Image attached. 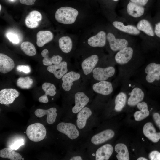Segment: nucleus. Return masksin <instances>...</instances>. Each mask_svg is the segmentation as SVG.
I'll list each match as a JSON object with an SVG mask.
<instances>
[{
  "instance_id": "nucleus-1",
  "label": "nucleus",
  "mask_w": 160,
  "mask_h": 160,
  "mask_svg": "<svg viewBox=\"0 0 160 160\" xmlns=\"http://www.w3.org/2000/svg\"><path fill=\"white\" fill-rule=\"evenodd\" d=\"M114 60L119 66V77L121 81L130 79L145 60L142 57L136 55L135 50L130 46L118 51Z\"/></svg>"
},
{
  "instance_id": "nucleus-2",
  "label": "nucleus",
  "mask_w": 160,
  "mask_h": 160,
  "mask_svg": "<svg viewBox=\"0 0 160 160\" xmlns=\"http://www.w3.org/2000/svg\"><path fill=\"white\" fill-rule=\"evenodd\" d=\"M121 89L129 97L127 103L130 107H134L143 100L145 97L144 87L140 84L130 79L121 81Z\"/></svg>"
},
{
  "instance_id": "nucleus-3",
  "label": "nucleus",
  "mask_w": 160,
  "mask_h": 160,
  "mask_svg": "<svg viewBox=\"0 0 160 160\" xmlns=\"http://www.w3.org/2000/svg\"><path fill=\"white\" fill-rule=\"evenodd\" d=\"M57 130L64 134L73 144L77 142L82 136V133L73 122H61L57 126Z\"/></svg>"
},
{
  "instance_id": "nucleus-4",
  "label": "nucleus",
  "mask_w": 160,
  "mask_h": 160,
  "mask_svg": "<svg viewBox=\"0 0 160 160\" xmlns=\"http://www.w3.org/2000/svg\"><path fill=\"white\" fill-rule=\"evenodd\" d=\"M79 14L78 11L68 7H61L56 11L55 15L56 20L65 24H71L76 21Z\"/></svg>"
},
{
  "instance_id": "nucleus-5",
  "label": "nucleus",
  "mask_w": 160,
  "mask_h": 160,
  "mask_svg": "<svg viewBox=\"0 0 160 160\" xmlns=\"http://www.w3.org/2000/svg\"><path fill=\"white\" fill-rule=\"evenodd\" d=\"M95 113L93 111L87 106L84 107L76 115L74 119L75 121L73 122L76 125L78 129L82 133L89 127L88 124L93 119Z\"/></svg>"
},
{
  "instance_id": "nucleus-6",
  "label": "nucleus",
  "mask_w": 160,
  "mask_h": 160,
  "mask_svg": "<svg viewBox=\"0 0 160 160\" xmlns=\"http://www.w3.org/2000/svg\"><path fill=\"white\" fill-rule=\"evenodd\" d=\"M115 135L112 129H108L96 132L91 135L88 141V145L91 150L111 139Z\"/></svg>"
},
{
  "instance_id": "nucleus-7",
  "label": "nucleus",
  "mask_w": 160,
  "mask_h": 160,
  "mask_svg": "<svg viewBox=\"0 0 160 160\" xmlns=\"http://www.w3.org/2000/svg\"><path fill=\"white\" fill-rule=\"evenodd\" d=\"M113 151L112 145L107 144L89 150L88 153L90 158L95 160H109Z\"/></svg>"
},
{
  "instance_id": "nucleus-8",
  "label": "nucleus",
  "mask_w": 160,
  "mask_h": 160,
  "mask_svg": "<svg viewBox=\"0 0 160 160\" xmlns=\"http://www.w3.org/2000/svg\"><path fill=\"white\" fill-rule=\"evenodd\" d=\"M47 133L46 130L41 124L36 123L28 126L26 129V133L31 140L38 142L44 138Z\"/></svg>"
},
{
  "instance_id": "nucleus-9",
  "label": "nucleus",
  "mask_w": 160,
  "mask_h": 160,
  "mask_svg": "<svg viewBox=\"0 0 160 160\" xmlns=\"http://www.w3.org/2000/svg\"><path fill=\"white\" fill-rule=\"evenodd\" d=\"M74 105L71 110L72 119L78 112L87 106L89 101V97L82 92L76 93L74 95Z\"/></svg>"
},
{
  "instance_id": "nucleus-10",
  "label": "nucleus",
  "mask_w": 160,
  "mask_h": 160,
  "mask_svg": "<svg viewBox=\"0 0 160 160\" xmlns=\"http://www.w3.org/2000/svg\"><path fill=\"white\" fill-rule=\"evenodd\" d=\"M93 76L96 80L99 81H107L115 74V68L112 66L105 68L97 67L92 71Z\"/></svg>"
},
{
  "instance_id": "nucleus-11",
  "label": "nucleus",
  "mask_w": 160,
  "mask_h": 160,
  "mask_svg": "<svg viewBox=\"0 0 160 160\" xmlns=\"http://www.w3.org/2000/svg\"><path fill=\"white\" fill-rule=\"evenodd\" d=\"M107 40L110 49L113 52H118L124 48L129 46L128 41L124 38H117L111 33L107 35Z\"/></svg>"
},
{
  "instance_id": "nucleus-12",
  "label": "nucleus",
  "mask_w": 160,
  "mask_h": 160,
  "mask_svg": "<svg viewBox=\"0 0 160 160\" xmlns=\"http://www.w3.org/2000/svg\"><path fill=\"white\" fill-rule=\"evenodd\" d=\"M19 96L16 89L13 88H6L0 91V103L7 105L13 103L16 98Z\"/></svg>"
},
{
  "instance_id": "nucleus-13",
  "label": "nucleus",
  "mask_w": 160,
  "mask_h": 160,
  "mask_svg": "<svg viewBox=\"0 0 160 160\" xmlns=\"http://www.w3.org/2000/svg\"><path fill=\"white\" fill-rule=\"evenodd\" d=\"M92 89L97 93L104 96L110 95L113 90L112 83L107 81H100L94 84Z\"/></svg>"
},
{
  "instance_id": "nucleus-14",
  "label": "nucleus",
  "mask_w": 160,
  "mask_h": 160,
  "mask_svg": "<svg viewBox=\"0 0 160 160\" xmlns=\"http://www.w3.org/2000/svg\"><path fill=\"white\" fill-rule=\"evenodd\" d=\"M57 109L55 107H52L47 110L38 109L35 111L34 114L39 118L47 115V122L49 124H52L56 121L57 116Z\"/></svg>"
},
{
  "instance_id": "nucleus-15",
  "label": "nucleus",
  "mask_w": 160,
  "mask_h": 160,
  "mask_svg": "<svg viewBox=\"0 0 160 160\" xmlns=\"http://www.w3.org/2000/svg\"><path fill=\"white\" fill-rule=\"evenodd\" d=\"M107 35L104 31L98 32L96 35L90 37L87 43L90 46L93 47H103L106 44Z\"/></svg>"
},
{
  "instance_id": "nucleus-16",
  "label": "nucleus",
  "mask_w": 160,
  "mask_h": 160,
  "mask_svg": "<svg viewBox=\"0 0 160 160\" xmlns=\"http://www.w3.org/2000/svg\"><path fill=\"white\" fill-rule=\"evenodd\" d=\"M80 77V75L79 73L73 71L66 73L62 77V88L66 91H69L73 82L79 80Z\"/></svg>"
},
{
  "instance_id": "nucleus-17",
  "label": "nucleus",
  "mask_w": 160,
  "mask_h": 160,
  "mask_svg": "<svg viewBox=\"0 0 160 160\" xmlns=\"http://www.w3.org/2000/svg\"><path fill=\"white\" fill-rule=\"evenodd\" d=\"M99 60L96 55H93L86 58L81 63V67L84 74L88 75L92 71Z\"/></svg>"
},
{
  "instance_id": "nucleus-18",
  "label": "nucleus",
  "mask_w": 160,
  "mask_h": 160,
  "mask_svg": "<svg viewBox=\"0 0 160 160\" xmlns=\"http://www.w3.org/2000/svg\"><path fill=\"white\" fill-rule=\"evenodd\" d=\"M67 63L65 61H62L58 64L48 66L47 70L53 74L57 79H60L68 71Z\"/></svg>"
},
{
  "instance_id": "nucleus-19",
  "label": "nucleus",
  "mask_w": 160,
  "mask_h": 160,
  "mask_svg": "<svg viewBox=\"0 0 160 160\" xmlns=\"http://www.w3.org/2000/svg\"><path fill=\"white\" fill-rule=\"evenodd\" d=\"M13 60L8 56L3 53L0 54V72L5 74L11 71L14 68Z\"/></svg>"
},
{
  "instance_id": "nucleus-20",
  "label": "nucleus",
  "mask_w": 160,
  "mask_h": 160,
  "mask_svg": "<svg viewBox=\"0 0 160 160\" xmlns=\"http://www.w3.org/2000/svg\"><path fill=\"white\" fill-rule=\"evenodd\" d=\"M42 18V15L40 12L33 10L26 17L25 23L28 27L35 28L38 26L39 22L41 20Z\"/></svg>"
},
{
  "instance_id": "nucleus-21",
  "label": "nucleus",
  "mask_w": 160,
  "mask_h": 160,
  "mask_svg": "<svg viewBox=\"0 0 160 160\" xmlns=\"http://www.w3.org/2000/svg\"><path fill=\"white\" fill-rule=\"evenodd\" d=\"M144 135L154 143L158 142L160 139V132H156L153 124L151 122L146 123L143 128Z\"/></svg>"
},
{
  "instance_id": "nucleus-22",
  "label": "nucleus",
  "mask_w": 160,
  "mask_h": 160,
  "mask_svg": "<svg viewBox=\"0 0 160 160\" xmlns=\"http://www.w3.org/2000/svg\"><path fill=\"white\" fill-rule=\"evenodd\" d=\"M42 88L45 92V94L40 97L38 99V100L41 103H47L49 100L47 96H53L55 95L56 93V87L52 84L49 82H45L43 84Z\"/></svg>"
},
{
  "instance_id": "nucleus-23",
  "label": "nucleus",
  "mask_w": 160,
  "mask_h": 160,
  "mask_svg": "<svg viewBox=\"0 0 160 160\" xmlns=\"http://www.w3.org/2000/svg\"><path fill=\"white\" fill-rule=\"evenodd\" d=\"M112 24L117 29L129 34L138 35L140 33V31L133 25H125L122 22L119 21H114Z\"/></svg>"
},
{
  "instance_id": "nucleus-24",
  "label": "nucleus",
  "mask_w": 160,
  "mask_h": 160,
  "mask_svg": "<svg viewBox=\"0 0 160 160\" xmlns=\"http://www.w3.org/2000/svg\"><path fill=\"white\" fill-rule=\"evenodd\" d=\"M127 11L128 14L134 18H139L142 16L145 12L143 6L129 2L128 4Z\"/></svg>"
},
{
  "instance_id": "nucleus-25",
  "label": "nucleus",
  "mask_w": 160,
  "mask_h": 160,
  "mask_svg": "<svg viewBox=\"0 0 160 160\" xmlns=\"http://www.w3.org/2000/svg\"><path fill=\"white\" fill-rule=\"evenodd\" d=\"M136 106L140 110L136 111L134 114V118L136 121H140L149 115L148 104L145 102L142 101L139 103Z\"/></svg>"
},
{
  "instance_id": "nucleus-26",
  "label": "nucleus",
  "mask_w": 160,
  "mask_h": 160,
  "mask_svg": "<svg viewBox=\"0 0 160 160\" xmlns=\"http://www.w3.org/2000/svg\"><path fill=\"white\" fill-rule=\"evenodd\" d=\"M52 33L49 31H41L36 34V44L40 47L51 41L53 39Z\"/></svg>"
},
{
  "instance_id": "nucleus-27",
  "label": "nucleus",
  "mask_w": 160,
  "mask_h": 160,
  "mask_svg": "<svg viewBox=\"0 0 160 160\" xmlns=\"http://www.w3.org/2000/svg\"><path fill=\"white\" fill-rule=\"evenodd\" d=\"M127 96L126 92L121 89V91L116 96L114 100V109L117 112L122 110L127 103Z\"/></svg>"
},
{
  "instance_id": "nucleus-28",
  "label": "nucleus",
  "mask_w": 160,
  "mask_h": 160,
  "mask_svg": "<svg viewBox=\"0 0 160 160\" xmlns=\"http://www.w3.org/2000/svg\"><path fill=\"white\" fill-rule=\"evenodd\" d=\"M42 56L44 57L42 60L43 64L45 66H50L53 64H58L61 62L62 57L59 55H54L51 58L49 57V51L47 49H44L41 52Z\"/></svg>"
},
{
  "instance_id": "nucleus-29",
  "label": "nucleus",
  "mask_w": 160,
  "mask_h": 160,
  "mask_svg": "<svg viewBox=\"0 0 160 160\" xmlns=\"http://www.w3.org/2000/svg\"><path fill=\"white\" fill-rule=\"evenodd\" d=\"M136 27L140 31L143 32L148 36H153L154 35V31L152 25L147 20L143 19L139 21Z\"/></svg>"
},
{
  "instance_id": "nucleus-30",
  "label": "nucleus",
  "mask_w": 160,
  "mask_h": 160,
  "mask_svg": "<svg viewBox=\"0 0 160 160\" xmlns=\"http://www.w3.org/2000/svg\"><path fill=\"white\" fill-rule=\"evenodd\" d=\"M114 150L117 153L116 157L118 160H129V157L128 148L123 143H118L114 147Z\"/></svg>"
},
{
  "instance_id": "nucleus-31",
  "label": "nucleus",
  "mask_w": 160,
  "mask_h": 160,
  "mask_svg": "<svg viewBox=\"0 0 160 160\" xmlns=\"http://www.w3.org/2000/svg\"><path fill=\"white\" fill-rule=\"evenodd\" d=\"M0 157L11 160H21L22 156L18 153L14 151L9 148H6L0 151Z\"/></svg>"
},
{
  "instance_id": "nucleus-32",
  "label": "nucleus",
  "mask_w": 160,
  "mask_h": 160,
  "mask_svg": "<svg viewBox=\"0 0 160 160\" xmlns=\"http://www.w3.org/2000/svg\"><path fill=\"white\" fill-rule=\"evenodd\" d=\"M58 43L60 49L64 53H67L71 51L72 48V42L69 36L62 37L59 39Z\"/></svg>"
},
{
  "instance_id": "nucleus-33",
  "label": "nucleus",
  "mask_w": 160,
  "mask_h": 160,
  "mask_svg": "<svg viewBox=\"0 0 160 160\" xmlns=\"http://www.w3.org/2000/svg\"><path fill=\"white\" fill-rule=\"evenodd\" d=\"M20 48L24 53L28 56H33L36 54V51L34 45L29 42H22L20 45Z\"/></svg>"
},
{
  "instance_id": "nucleus-34",
  "label": "nucleus",
  "mask_w": 160,
  "mask_h": 160,
  "mask_svg": "<svg viewBox=\"0 0 160 160\" xmlns=\"http://www.w3.org/2000/svg\"><path fill=\"white\" fill-rule=\"evenodd\" d=\"M33 80L30 77L27 76L25 77L19 78L17 82V86L22 89H29L32 86Z\"/></svg>"
},
{
  "instance_id": "nucleus-35",
  "label": "nucleus",
  "mask_w": 160,
  "mask_h": 160,
  "mask_svg": "<svg viewBox=\"0 0 160 160\" xmlns=\"http://www.w3.org/2000/svg\"><path fill=\"white\" fill-rule=\"evenodd\" d=\"M24 144V140L23 139H18L15 140L11 145H10L9 148L13 150H17Z\"/></svg>"
},
{
  "instance_id": "nucleus-36",
  "label": "nucleus",
  "mask_w": 160,
  "mask_h": 160,
  "mask_svg": "<svg viewBox=\"0 0 160 160\" xmlns=\"http://www.w3.org/2000/svg\"><path fill=\"white\" fill-rule=\"evenodd\" d=\"M7 37L12 43L18 44L19 42V39L18 36L12 33H8L6 35Z\"/></svg>"
},
{
  "instance_id": "nucleus-37",
  "label": "nucleus",
  "mask_w": 160,
  "mask_h": 160,
  "mask_svg": "<svg viewBox=\"0 0 160 160\" xmlns=\"http://www.w3.org/2000/svg\"><path fill=\"white\" fill-rule=\"evenodd\" d=\"M87 156H84V154L81 153H74L70 157L69 160H83L86 159Z\"/></svg>"
},
{
  "instance_id": "nucleus-38",
  "label": "nucleus",
  "mask_w": 160,
  "mask_h": 160,
  "mask_svg": "<svg viewBox=\"0 0 160 160\" xmlns=\"http://www.w3.org/2000/svg\"><path fill=\"white\" fill-rule=\"evenodd\" d=\"M149 157L151 160H160V153L156 151H152L150 153Z\"/></svg>"
},
{
  "instance_id": "nucleus-39",
  "label": "nucleus",
  "mask_w": 160,
  "mask_h": 160,
  "mask_svg": "<svg viewBox=\"0 0 160 160\" xmlns=\"http://www.w3.org/2000/svg\"><path fill=\"white\" fill-rule=\"evenodd\" d=\"M17 70L20 72H23L25 73H28L31 71V69L28 65H19L17 66Z\"/></svg>"
},
{
  "instance_id": "nucleus-40",
  "label": "nucleus",
  "mask_w": 160,
  "mask_h": 160,
  "mask_svg": "<svg viewBox=\"0 0 160 160\" xmlns=\"http://www.w3.org/2000/svg\"><path fill=\"white\" fill-rule=\"evenodd\" d=\"M153 117L156 124L160 129V114L157 113H155Z\"/></svg>"
},
{
  "instance_id": "nucleus-41",
  "label": "nucleus",
  "mask_w": 160,
  "mask_h": 160,
  "mask_svg": "<svg viewBox=\"0 0 160 160\" xmlns=\"http://www.w3.org/2000/svg\"><path fill=\"white\" fill-rule=\"evenodd\" d=\"M132 3H135L140 6H143L147 3L149 0H130Z\"/></svg>"
},
{
  "instance_id": "nucleus-42",
  "label": "nucleus",
  "mask_w": 160,
  "mask_h": 160,
  "mask_svg": "<svg viewBox=\"0 0 160 160\" xmlns=\"http://www.w3.org/2000/svg\"><path fill=\"white\" fill-rule=\"evenodd\" d=\"M36 0H19L20 2L22 4L27 5H31L34 4Z\"/></svg>"
},
{
  "instance_id": "nucleus-43",
  "label": "nucleus",
  "mask_w": 160,
  "mask_h": 160,
  "mask_svg": "<svg viewBox=\"0 0 160 160\" xmlns=\"http://www.w3.org/2000/svg\"><path fill=\"white\" fill-rule=\"evenodd\" d=\"M154 33L158 37L160 38V22L155 25Z\"/></svg>"
},
{
  "instance_id": "nucleus-44",
  "label": "nucleus",
  "mask_w": 160,
  "mask_h": 160,
  "mask_svg": "<svg viewBox=\"0 0 160 160\" xmlns=\"http://www.w3.org/2000/svg\"><path fill=\"white\" fill-rule=\"evenodd\" d=\"M137 160H147L148 159L143 157H140L138 158Z\"/></svg>"
},
{
  "instance_id": "nucleus-45",
  "label": "nucleus",
  "mask_w": 160,
  "mask_h": 160,
  "mask_svg": "<svg viewBox=\"0 0 160 160\" xmlns=\"http://www.w3.org/2000/svg\"><path fill=\"white\" fill-rule=\"evenodd\" d=\"M1 5L0 4V11H1Z\"/></svg>"
},
{
  "instance_id": "nucleus-46",
  "label": "nucleus",
  "mask_w": 160,
  "mask_h": 160,
  "mask_svg": "<svg viewBox=\"0 0 160 160\" xmlns=\"http://www.w3.org/2000/svg\"><path fill=\"white\" fill-rule=\"evenodd\" d=\"M115 1H118L119 0H112Z\"/></svg>"
},
{
  "instance_id": "nucleus-47",
  "label": "nucleus",
  "mask_w": 160,
  "mask_h": 160,
  "mask_svg": "<svg viewBox=\"0 0 160 160\" xmlns=\"http://www.w3.org/2000/svg\"><path fill=\"white\" fill-rule=\"evenodd\" d=\"M11 0L12 1H13L14 0Z\"/></svg>"
}]
</instances>
